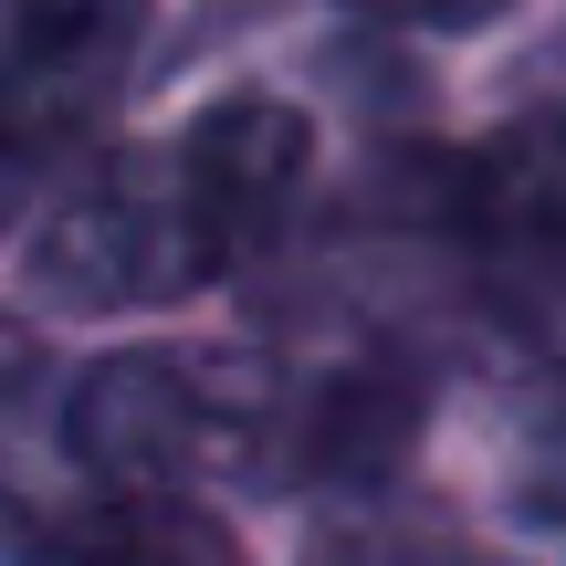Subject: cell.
I'll return each instance as SVG.
<instances>
[{
    "mask_svg": "<svg viewBox=\"0 0 566 566\" xmlns=\"http://www.w3.org/2000/svg\"><path fill=\"white\" fill-rule=\"evenodd\" d=\"M367 11H388V21H430V32H472V21H493L504 0H367Z\"/></svg>",
    "mask_w": 566,
    "mask_h": 566,
    "instance_id": "52a82bcc",
    "label": "cell"
},
{
    "mask_svg": "<svg viewBox=\"0 0 566 566\" xmlns=\"http://www.w3.org/2000/svg\"><path fill=\"white\" fill-rule=\"evenodd\" d=\"M263 367L200 357V346H126L63 409V441L95 483L116 493H189L210 472L263 462Z\"/></svg>",
    "mask_w": 566,
    "mask_h": 566,
    "instance_id": "7a4b0ae2",
    "label": "cell"
},
{
    "mask_svg": "<svg viewBox=\"0 0 566 566\" xmlns=\"http://www.w3.org/2000/svg\"><path fill=\"white\" fill-rule=\"evenodd\" d=\"M147 0H0V158H53L116 105Z\"/></svg>",
    "mask_w": 566,
    "mask_h": 566,
    "instance_id": "3957f363",
    "label": "cell"
},
{
    "mask_svg": "<svg viewBox=\"0 0 566 566\" xmlns=\"http://www.w3.org/2000/svg\"><path fill=\"white\" fill-rule=\"evenodd\" d=\"M409 430H420V388L399 378V367H346V378H325L315 399L294 409V472H315V483H378L388 462L409 451Z\"/></svg>",
    "mask_w": 566,
    "mask_h": 566,
    "instance_id": "277c9868",
    "label": "cell"
},
{
    "mask_svg": "<svg viewBox=\"0 0 566 566\" xmlns=\"http://www.w3.org/2000/svg\"><path fill=\"white\" fill-rule=\"evenodd\" d=\"M504 304H514V315H525V325H535L546 346H566V221H556V242H546V252H535L525 273L504 283Z\"/></svg>",
    "mask_w": 566,
    "mask_h": 566,
    "instance_id": "8992f818",
    "label": "cell"
},
{
    "mask_svg": "<svg viewBox=\"0 0 566 566\" xmlns=\"http://www.w3.org/2000/svg\"><path fill=\"white\" fill-rule=\"evenodd\" d=\"M21 566H231V535L179 493H105L63 514Z\"/></svg>",
    "mask_w": 566,
    "mask_h": 566,
    "instance_id": "5b68a950",
    "label": "cell"
},
{
    "mask_svg": "<svg viewBox=\"0 0 566 566\" xmlns=\"http://www.w3.org/2000/svg\"><path fill=\"white\" fill-rule=\"evenodd\" d=\"M304 168H315V126L273 95H221L189 137L126 147L95 189L42 221L32 273L63 304H168L200 294L231 263L283 231Z\"/></svg>",
    "mask_w": 566,
    "mask_h": 566,
    "instance_id": "6da1fadb",
    "label": "cell"
}]
</instances>
